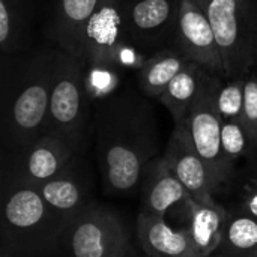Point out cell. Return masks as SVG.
<instances>
[{
  "label": "cell",
  "mask_w": 257,
  "mask_h": 257,
  "mask_svg": "<svg viewBox=\"0 0 257 257\" xmlns=\"http://www.w3.org/2000/svg\"><path fill=\"white\" fill-rule=\"evenodd\" d=\"M93 125L102 191L108 196L134 193L146 164L160 151L154 105L140 90L123 86L96 101Z\"/></svg>",
  "instance_id": "6da1fadb"
},
{
  "label": "cell",
  "mask_w": 257,
  "mask_h": 257,
  "mask_svg": "<svg viewBox=\"0 0 257 257\" xmlns=\"http://www.w3.org/2000/svg\"><path fill=\"white\" fill-rule=\"evenodd\" d=\"M59 47L48 44L20 54H2V154H18L44 134Z\"/></svg>",
  "instance_id": "7a4b0ae2"
},
{
  "label": "cell",
  "mask_w": 257,
  "mask_h": 257,
  "mask_svg": "<svg viewBox=\"0 0 257 257\" xmlns=\"http://www.w3.org/2000/svg\"><path fill=\"white\" fill-rule=\"evenodd\" d=\"M0 257L57 256L68 218L54 211L36 185L2 170Z\"/></svg>",
  "instance_id": "3957f363"
},
{
  "label": "cell",
  "mask_w": 257,
  "mask_h": 257,
  "mask_svg": "<svg viewBox=\"0 0 257 257\" xmlns=\"http://www.w3.org/2000/svg\"><path fill=\"white\" fill-rule=\"evenodd\" d=\"M92 123V96L81 57L59 48L44 134L84 154Z\"/></svg>",
  "instance_id": "277c9868"
},
{
  "label": "cell",
  "mask_w": 257,
  "mask_h": 257,
  "mask_svg": "<svg viewBox=\"0 0 257 257\" xmlns=\"http://www.w3.org/2000/svg\"><path fill=\"white\" fill-rule=\"evenodd\" d=\"M218 44L226 78H244L257 65V0H197Z\"/></svg>",
  "instance_id": "5b68a950"
},
{
  "label": "cell",
  "mask_w": 257,
  "mask_h": 257,
  "mask_svg": "<svg viewBox=\"0 0 257 257\" xmlns=\"http://www.w3.org/2000/svg\"><path fill=\"white\" fill-rule=\"evenodd\" d=\"M131 233L120 214L96 200L68 221L59 257H130Z\"/></svg>",
  "instance_id": "8992f818"
},
{
  "label": "cell",
  "mask_w": 257,
  "mask_h": 257,
  "mask_svg": "<svg viewBox=\"0 0 257 257\" xmlns=\"http://www.w3.org/2000/svg\"><path fill=\"white\" fill-rule=\"evenodd\" d=\"M221 78V75L212 74L205 90L190 108V113L184 122L218 190L229 181L233 172L224 158L221 146V116L217 104L218 90L223 83Z\"/></svg>",
  "instance_id": "52a82bcc"
},
{
  "label": "cell",
  "mask_w": 257,
  "mask_h": 257,
  "mask_svg": "<svg viewBox=\"0 0 257 257\" xmlns=\"http://www.w3.org/2000/svg\"><path fill=\"white\" fill-rule=\"evenodd\" d=\"M181 0H123L122 21L128 39L145 54L173 42Z\"/></svg>",
  "instance_id": "ba28073f"
},
{
  "label": "cell",
  "mask_w": 257,
  "mask_h": 257,
  "mask_svg": "<svg viewBox=\"0 0 257 257\" xmlns=\"http://www.w3.org/2000/svg\"><path fill=\"white\" fill-rule=\"evenodd\" d=\"M172 45L188 60L205 66L212 74L226 77L212 24L197 0H181Z\"/></svg>",
  "instance_id": "9c48e42d"
},
{
  "label": "cell",
  "mask_w": 257,
  "mask_h": 257,
  "mask_svg": "<svg viewBox=\"0 0 257 257\" xmlns=\"http://www.w3.org/2000/svg\"><path fill=\"white\" fill-rule=\"evenodd\" d=\"M78 154L63 140L42 134L18 154H2V170L29 184L41 185L56 176Z\"/></svg>",
  "instance_id": "30bf717a"
},
{
  "label": "cell",
  "mask_w": 257,
  "mask_h": 257,
  "mask_svg": "<svg viewBox=\"0 0 257 257\" xmlns=\"http://www.w3.org/2000/svg\"><path fill=\"white\" fill-rule=\"evenodd\" d=\"M114 2L119 0H47L44 33L50 44L78 56L89 21Z\"/></svg>",
  "instance_id": "8fae6325"
},
{
  "label": "cell",
  "mask_w": 257,
  "mask_h": 257,
  "mask_svg": "<svg viewBox=\"0 0 257 257\" xmlns=\"http://www.w3.org/2000/svg\"><path fill=\"white\" fill-rule=\"evenodd\" d=\"M163 155L193 200H205L218 191L208 166L199 155L191 134L184 123L175 125Z\"/></svg>",
  "instance_id": "7c38bea8"
},
{
  "label": "cell",
  "mask_w": 257,
  "mask_h": 257,
  "mask_svg": "<svg viewBox=\"0 0 257 257\" xmlns=\"http://www.w3.org/2000/svg\"><path fill=\"white\" fill-rule=\"evenodd\" d=\"M36 187L45 202L68 220L93 202L90 172L84 154L74 157L56 176Z\"/></svg>",
  "instance_id": "4fadbf2b"
},
{
  "label": "cell",
  "mask_w": 257,
  "mask_h": 257,
  "mask_svg": "<svg viewBox=\"0 0 257 257\" xmlns=\"http://www.w3.org/2000/svg\"><path fill=\"white\" fill-rule=\"evenodd\" d=\"M140 212L166 217V214L191 199L187 188L175 176L164 155L151 160L140 178Z\"/></svg>",
  "instance_id": "5bb4252c"
},
{
  "label": "cell",
  "mask_w": 257,
  "mask_h": 257,
  "mask_svg": "<svg viewBox=\"0 0 257 257\" xmlns=\"http://www.w3.org/2000/svg\"><path fill=\"white\" fill-rule=\"evenodd\" d=\"M185 211V229L191 238L197 257H211L218 253L223 241L229 212L214 196L196 202L193 199L181 205Z\"/></svg>",
  "instance_id": "9a60e30c"
},
{
  "label": "cell",
  "mask_w": 257,
  "mask_h": 257,
  "mask_svg": "<svg viewBox=\"0 0 257 257\" xmlns=\"http://www.w3.org/2000/svg\"><path fill=\"white\" fill-rule=\"evenodd\" d=\"M136 238L146 257H197L188 230L170 226L166 217L139 212Z\"/></svg>",
  "instance_id": "2e32d148"
},
{
  "label": "cell",
  "mask_w": 257,
  "mask_h": 257,
  "mask_svg": "<svg viewBox=\"0 0 257 257\" xmlns=\"http://www.w3.org/2000/svg\"><path fill=\"white\" fill-rule=\"evenodd\" d=\"M211 77L212 72L205 66L196 62H188L187 66L170 81L158 101L169 110L175 125L185 122L190 108L199 99Z\"/></svg>",
  "instance_id": "e0dca14e"
},
{
  "label": "cell",
  "mask_w": 257,
  "mask_h": 257,
  "mask_svg": "<svg viewBox=\"0 0 257 257\" xmlns=\"http://www.w3.org/2000/svg\"><path fill=\"white\" fill-rule=\"evenodd\" d=\"M35 0H0V51L20 54L32 50Z\"/></svg>",
  "instance_id": "ac0fdd59"
},
{
  "label": "cell",
  "mask_w": 257,
  "mask_h": 257,
  "mask_svg": "<svg viewBox=\"0 0 257 257\" xmlns=\"http://www.w3.org/2000/svg\"><path fill=\"white\" fill-rule=\"evenodd\" d=\"M191 62L175 45H167L154 51L136 71L139 90L151 98L160 99L170 81Z\"/></svg>",
  "instance_id": "d6986e66"
},
{
  "label": "cell",
  "mask_w": 257,
  "mask_h": 257,
  "mask_svg": "<svg viewBox=\"0 0 257 257\" xmlns=\"http://www.w3.org/2000/svg\"><path fill=\"white\" fill-rule=\"evenodd\" d=\"M257 250V218L239 209L229 214L218 253L230 257H245Z\"/></svg>",
  "instance_id": "ffe728a7"
},
{
  "label": "cell",
  "mask_w": 257,
  "mask_h": 257,
  "mask_svg": "<svg viewBox=\"0 0 257 257\" xmlns=\"http://www.w3.org/2000/svg\"><path fill=\"white\" fill-rule=\"evenodd\" d=\"M221 146L224 158L232 170L239 158L256 151L242 119H221Z\"/></svg>",
  "instance_id": "44dd1931"
},
{
  "label": "cell",
  "mask_w": 257,
  "mask_h": 257,
  "mask_svg": "<svg viewBox=\"0 0 257 257\" xmlns=\"http://www.w3.org/2000/svg\"><path fill=\"white\" fill-rule=\"evenodd\" d=\"M244 78H227L221 83L218 90V111L223 120L227 119H242L244 108Z\"/></svg>",
  "instance_id": "7402d4cb"
},
{
  "label": "cell",
  "mask_w": 257,
  "mask_h": 257,
  "mask_svg": "<svg viewBox=\"0 0 257 257\" xmlns=\"http://www.w3.org/2000/svg\"><path fill=\"white\" fill-rule=\"evenodd\" d=\"M242 122L257 149V74L254 71L245 77Z\"/></svg>",
  "instance_id": "603a6c76"
},
{
  "label": "cell",
  "mask_w": 257,
  "mask_h": 257,
  "mask_svg": "<svg viewBox=\"0 0 257 257\" xmlns=\"http://www.w3.org/2000/svg\"><path fill=\"white\" fill-rule=\"evenodd\" d=\"M241 209L257 218V178L247 187Z\"/></svg>",
  "instance_id": "cb8c5ba5"
},
{
  "label": "cell",
  "mask_w": 257,
  "mask_h": 257,
  "mask_svg": "<svg viewBox=\"0 0 257 257\" xmlns=\"http://www.w3.org/2000/svg\"><path fill=\"white\" fill-rule=\"evenodd\" d=\"M130 257H140V256H139L137 250H136V248H133V251H131V254H130Z\"/></svg>",
  "instance_id": "d4e9b609"
},
{
  "label": "cell",
  "mask_w": 257,
  "mask_h": 257,
  "mask_svg": "<svg viewBox=\"0 0 257 257\" xmlns=\"http://www.w3.org/2000/svg\"><path fill=\"white\" fill-rule=\"evenodd\" d=\"M211 257H230V256H227V254H221V253H215V254H212Z\"/></svg>",
  "instance_id": "484cf974"
},
{
  "label": "cell",
  "mask_w": 257,
  "mask_h": 257,
  "mask_svg": "<svg viewBox=\"0 0 257 257\" xmlns=\"http://www.w3.org/2000/svg\"><path fill=\"white\" fill-rule=\"evenodd\" d=\"M245 257H257V250L254 251V253H251V254H248V256H245Z\"/></svg>",
  "instance_id": "4316f807"
}]
</instances>
